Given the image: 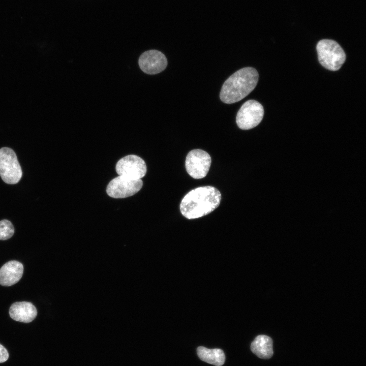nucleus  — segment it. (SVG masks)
Instances as JSON below:
<instances>
[{"mask_svg":"<svg viewBox=\"0 0 366 366\" xmlns=\"http://www.w3.org/2000/svg\"><path fill=\"white\" fill-rule=\"evenodd\" d=\"M221 199V193L216 188L209 186L198 187L189 192L182 198L180 211L188 219L199 218L216 209Z\"/></svg>","mask_w":366,"mask_h":366,"instance_id":"1","label":"nucleus"},{"mask_svg":"<svg viewBox=\"0 0 366 366\" xmlns=\"http://www.w3.org/2000/svg\"><path fill=\"white\" fill-rule=\"evenodd\" d=\"M258 77L257 71L252 67L238 70L224 82L220 94L221 101L232 104L241 100L255 88Z\"/></svg>","mask_w":366,"mask_h":366,"instance_id":"2","label":"nucleus"},{"mask_svg":"<svg viewBox=\"0 0 366 366\" xmlns=\"http://www.w3.org/2000/svg\"><path fill=\"white\" fill-rule=\"evenodd\" d=\"M320 64L330 71L339 70L346 60V54L340 45L335 41L323 39L316 46Z\"/></svg>","mask_w":366,"mask_h":366,"instance_id":"3","label":"nucleus"},{"mask_svg":"<svg viewBox=\"0 0 366 366\" xmlns=\"http://www.w3.org/2000/svg\"><path fill=\"white\" fill-rule=\"evenodd\" d=\"M22 175L21 168L14 151L7 147L0 149V176L8 184H16Z\"/></svg>","mask_w":366,"mask_h":366,"instance_id":"4","label":"nucleus"},{"mask_svg":"<svg viewBox=\"0 0 366 366\" xmlns=\"http://www.w3.org/2000/svg\"><path fill=\"white\" fill-rule=\"evenodd\" d=\"M264 115V109L258 102L250 100L246 101L237 112L236 122L242 130L252 129L260 124Z\"/></svg>","mask_w":366,"mask_h":366,"instance_id":"5","label":"nucleus"},{"mask_svg":"<svg viewBox=\"0 0 366 366\" xmlns=\"http://www.w3.org/2000/svg\"><path fill=\"white\" fill-rule=\"evenodd\" d=\"M211 163L210 155L205 151L196 149L187 155L185 167L188 173L195 179H201L207 174Z\"/></svg>","mask_w":366,"mask_h":366,"instance_id":"6","label":"nucleus"},{"mask_svg":"<svg viewBox=\"0 0 366 366\" xmlns=\"http://www.w3.org/2000/svg\"><path fill=\"white\" fill-rule=\"evenodd\" d=\"M142 185L141 179L135 180L118 176L110 181L107 187L106 192L111 197L124 198L137 193Z\"/></svg>","mask_w":366,"mask_h":366,"instance_id":"7","label":"nucleus"},{"mask_svg":"<svg viewBox=\"0 0 366 366\" xmlns=\"http://www.w3.org/2000/svg\"><path fill=\"white\" fill-rule=\"evenodd\" d=\"M116 171L119 176L131 179H141L146 173L144 161L136 155H128L117 163Z\"/></svg>","mask_w":366,"mask_h":366,"instance_id":"8","label":"nucleus"},{"mask_svg":"<svg viewBox=\"0 0 366 366\" xmlns=\"http://www.w3.org/2000/svg\"><path fill=\"white\" fill-rule=\"evenodd\" d=\"M140 69L145 73L157 74L164 71L167 65L165 55L157 50H149L142 53L138 60Z\"/></svg>","mask_w":366,"mask_h":366,"instance_id":"9","label":"nucleus"},{"mask_svg":"<svg viewBox=\"0 0 366 366\" xmlns=\"http://www.w3.org/2000/svg\"><path fill=\"white\" fill-rule=\"evenodd\" d=\"M23 273V266L16 260L8 261L0 268V285L10 286L17 283Z\"/></svg>","mask_w":366,"mask_h":366,"instance_id":"10","label":"nucleus"},{"mask_svg":"<svg viewBox=\"0 0 366 366\" xmlns=\"http://www.w3.org/2000/svg\"><path fill=\"white\" fill-rule=\"evenodd\" d=\"M9 315L10 317L15 321L29 323L36 317L37 311L30 302H16L11 306Z\"/></svg>","mask_w":366,"mask_h":366,"instance_id":"11","label":"nucleus"},{"mask_svg":"<svg viewBox=\"0 0 366 366\" xmlns=\"http://www.w3.org/2000/svg\"><path fill=\"white\" fill-rule=\"evenodd\" d=\"M251 350L258 357L269 359L273 353L272 340L268 336L259 335L251 343Z\"/></svg>","mask_w":366,"mask_h":366,"instance_id":"12","label":"nucleus"},{"mask_svg":"<svg viewBox=\"0 0 366 366\" xmlns=\"http://www.w3.org/2000/svg\"><path fill=\"white\" fill-rule=\"evenodd\" d=\"M197 353L201 360L216 366L223 365L225 361V354L220 349H210L200 346L197 348Z\"/></svg>","mask_w":366,"mask_h":366,"instance_id":"13","label":"nucleus"},{"mask_svg":"<svg viewBox=\"0 0 366 366\" xmlns=\"http://www.w3.org/2000/svg\"><path fill=\"white\" fill-rule=\"evenodd\" d=\"M14 233V228L12 223L6 219L0 221V240L10 238Z\"/></svg>","mask_w":366,"mask_h":366,"instance_id":"14","label":"nucleus"},{"mask_svg":"<svg viewBox=\"0 0 366 366\" xmlns=\"http://www.w3.org/2000/svg\"><path fill=\"white\" fill-rule=\"evenodd\" d=\"M9 358V354L6 349L0 344V363L5 362Z\"/></svg>","mask_w":366,"mask_h":366,"instance_id":"15","label":"nucleus"}]
</instances>
